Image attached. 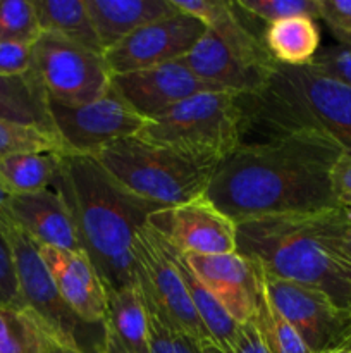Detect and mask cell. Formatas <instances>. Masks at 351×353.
Segmentation results:
<instances>
[{"label":"cell","mask_w":351,"mask_h":353,"mask_svg":"<svg viewBox=\"0 0 351 353\" xmlns=\"http://www.w3.org/2000/svg\"><path fill=\"white\" fill-rule=\"evenodd\" d=\"M268 55L289 68L310 65L320 50V28L308 16L288 17L267 24L262 33Z\"/></svg>","instance_id":"obj_23"},{"label":"cell","mask_w":351,"mask_h":353,"mask_svg":"<svg viewBox=\"0 0 351 353\" xmlns=\"http://www.w3.org/2000/svg\"><path fill=\"white\" fill-rule=\"evenodd\" d=\"M54 190L64 196L81 250L95 265L107 292L134 285V240L150 214L162 207L124 188L93 155H62Z\"/></svg>","instance_id":"obj_2"},{"label":"cell","mask_w":351,"mask_h":353,"mask_svg":"<svg viewBox=\"0 0 351 353\" xmlns=\"http://www.w3.org/2000/svg\"><path fill=\"white\" fill-rule=\"evenodd\" d=\"M174 7L202 21L203 26L229 45L233 50L258 64H277L268 55L260 34L244 21V12L229 0H172Z\"/></svg>","instance_id":"obj_19"},{"label":"cell","mask_w":351,"mask_h":353,"mask_svg":"<svg viewBox=\"0 0 351 353\" xmlns=\"http://www.w3.org/2000/svg\"><path fill=\"white\" fill-rule=\"evenodd\" d=\"M33 69V43L0 40V74H26Z\"/></svg>","instance_id":"obj_36"},{"label":"cell","mask_w":351,"mask_h":353,"mask_svg":"<svg viewBox=\"0 0 351 353\" xmlns=\"http://www.w3.org/2000/svg\"><path fill=\"white\" fill-rule=\"evenodd\" d=\"M41 334H43V353H83L76 350V348L69 347V345H64L61 343V341L54 340V338L48 336V334L43 333V331H41Z\"/></svg>","instance_id":"obj_41"},{"label":"cell","mask_w":351,"mask_h":353,"mask_svg":"<svg viewBox=\"0 0 351 353\" xmlns=\"http://www.w3.org/2000/svg\"><path fill=\"white\" fill-rule=\"evenodd\" d=\"M55 133L67 154L96 155L107 145L138 137L147 121L138 116L114 92L83 105L67 107L48 102Z\"/></svg>","instance_id":"obj_11"},{"label":"cell","mask_w":351,"mask_h":353,"mask_svg":"<svg viewBox=\"0 0 351 353\" xmlns=\"http://www.w3.org/2000/svg\"><path fill=\"white\" fill-rule=\"evenodd\" d=\"M33 69L48 102L58 105L89 103L110 90L112 72L103 54L50 31H41L33 43Z\"/></svg>","instance_id":"obj_9"},{"label":"cell","mask_w":351,"mask_h":353,"mask_svg":"<svg viewBox=\"0 0 351 353\" xmlns=\"http://www.w3.org/2000/svg\"><path fill=\"white\" fill-rule=\"evenodd\" d=\"M262 271V269H260ZM264 288L275 309L295 327L312 353L351 345V309L339 307L320 290L274 278L262 271Z\"/></svg>","instance_id":"obj_10"},{"label":"cell","mask_w":351,"mask_h":353,"mask_svg":"<svg viewBox=\"0 0 351 353\" xmlns=\"http://www.w3.org/2000/svg\"><path fill=\"white\" fill-rule=\"evenodd\" d=\"M299 219L320 247L351 271V224L346 223L341 209Z\"/></svg>","instance_id":"obj_29"},{"label":"cell","mask_w":351,"mask_h":353,"mask_svg":"<svg viewBox=\"0 0 351 353\" xmlns=\"http://www.w3.org/2000/svg\"><path fill=\"white\" fill-rule=\"evenodd\" d=\"M10 192L6 188V186L0 183V224L6 228L14 226L12 221H10V212H9V202H10Z\"/></svg>","instance_id":"obj_40"},{"label":"cell","mask_w":351,"mask_h":353,"mask_svg":"<svg viewBox=\"0 0 351 353\" xmlns=\"http://www.w3.org/2000/svg\"><path fill=\"white\" fill-rule=\"evenodd\" d=\"M236 252L265 274L320 290L351 309V271L310 234L299 217H264L236 224Z\"/></svg>","instance_id":"obj_4"},{"label":"cell","mask_w":351,"mask_h":353,"mask_svg":"<svg viewBox=\"0 0 351 353\" xmlns=\"http://www.w3.org/2000/svg\"><path fill=\"white\" fill-rule=\"evenodd\" d=\"M62 155L58 152H30L6 157L0 161V183L10 195L54 188L61 176Z\"/></svg>","instance_id":"obj_26"},{"label":"cell","mask_w":351,"mask_h":353,"mask_svg":"<svg viewBox=\"0 0 351 353\" xmlns=\"http://www.w3.org/2000/svg\"><path fill=\"white\" fill-rule=\"evenodd\" d=\"M243 140L253 134L310 131L351 157V85L313 65L277 64L267 88L258 95H240Z\"/></svg>","instance_id":"obj_3"},{"label":"cell","mask_w":351,"mask_h":353,"mask_svg":"<svg viewBox=\"0 0 351 353\" xmlns=\"http://www.w3.org/2000/svg\"><path fill=\"white\" fill-rule=\"evenodd\" d=\"M38 252L69 309L85 323L103 324L107 288L88 255L40 245Z\"/></svg>","instance_id":"obj_17"},{"label":"cell","mask_w":351,"mask_h":353,"mask_svg":"<svg viewBox=\"0 0 351 353\" xmlns=\"http://www.w3.org/2000/svg\"><path fill=\"white\" fill-rule=\"evenodd\" d=\"M103 52L138 28L174 14L172 0H86Z\"/></svg>","instance_id":"obj_21"},{"label":"cell","mask_w":351,"mask_h":353,"mask_svg":"<svg viewBox=\"0 0 351 353\" xmlns=\"http://www.w3.org/2000/svg\"><path fill=\"white\" fill-rule=\"evenodd\" d=\"M241 10L265 24L296 16L320 19V0H237Z\"/></svg>","instance_id":"obj_32"},{"label":"cell","mask_w":351,"mask_h":353,"mask_svg":"<svg viewBox=\"0 0 351 353\" xmlns=\"http://www.w3.org/2000/svg\"><path fill=\"white\" fill-rule=\"evenodd\" d=\"M203 348H205V353H268L251 323L241 324L236 341L227 350L217 348L213 345H203Z\"/></svg>","instance_id":"obj_38"},{"label":"cell","mask_w":351,"mask_h":353,"mask_svg":"<svg viewBox=\"0 0 351 353\" xmlns=\"http://www.w3.org/2000/svg\"><path fill=\"white\" fill-rule=\"evenodd\" d=\"M332 192L339 207H351V157L341 155L332 168Z\"/></svg>","instance_id":"obj_39"},{"label":"cell","mask_w":351,"mask_h":353,"mask_svg":"<svg viewBox=\"0 0 351 353\" xmlns=\"http://www.w3.org/2000/svg\"><path fill=\"white\" fill-rule=\"evenodd\" d=\"M162 241H164L169 257H171V261L174 262L179 274H181L182 283L186 286V292H188L189 300L193 303V309L196 310L200 321H202L206 333H209L210 345H213L217 348H222V350L231 348L234 345V341H236L241 324H237L226 312V309L220 305L219 300L210 293V290L200 281L198 276L189 269V265L184 261V255L178 248L171 247L165 240Z\"/></svg>","instance_id":"obj_24"},{"label":"cell","mask_w":351,"mask_h":353,"mask_svg":"<svg viewBox=\"0 0 351 353\" xmlns=\"http://www.w3.org/2000/svg\"><path fill=\"white\" fill-rule=\"evenodd\" d=\"M0 307L23 309L19 290H17L12 250H10L9 240H7L2 224H0Z\"/></svg>","instance_id":"obj_34"},{"label":"cell","mask_w":351,"mask_h":353,"mask_svg":"<svg viewBox=\"0 0 351 353\" xmlns=\"http://www.w3.org/2000/svg\"><path fill=\"white\" fill-rule=\"evenodd\" d=\"M93 157L124 188L162 209L205 195L215 169L138 137L114 141Z\"/></svg>","instance_id":"obj_6"},{"label":"cell","mask_w":351,"mask_h":353,"mask_svg":"<svg viewBox=\"0 0 351 353\" xmlns=\"http://www.w3.org/2000/svg\"><path fill=\"white\" fill-rule=\"evenodd\" d=\"M181 61L209 85L241 97L264 92L277 68L243 57L209 30Z\"/></svg>","instance_id":"obj_16"},{"label":"cell","mask_w":351,"mask_h":353,"mask_svg":"<svg viewBox=\"0 0 351 353\" xmlns=\"http://www.w3.org/2000/svg\"><path fill=\"white\" fill-rule=\"evenodd\" d=\"M14 257L21 303L43 333L83 353H107L103 324L79 319L62 300L38 245L16 226L6 228Z\"/></svg>","instance_id":"obj_7"},{"label":"cell","mask_w":351,"mask_h":353,"mask_svg":"<svg viewBox=\"0 0 351 353\" xmlns=\"http://www.w3.org/2000/svg\"><path fill=\"white\" fill-rule=\"evenodd\" d=\"M320 21L344 47H351V0H320Z\"/></svg>","instance_id":"obj_35"},{"label":"cell","mask_w":351,"mask_h":353,"mask_svg":"<svg viewBox=\"0 0 351 353\" xmlns=\"http://www.w3.org/2000/svg\"><path fill=\"white\" fill-rule=\"evenodd\" d=\"M110 92L124 100L138 116L151 121L198 93L220 90L193 74L179 59L155 68L112 74Z\"/></svg>","instance_id":"obj_14"},{"label":"cell","mask_w":351,"mask_h":353,"mask_svg":"<svg viewBox=\"0 0 351 353\" xmlns=\"http://www.w3.org/2000/svg\"><path fill=\"white\" fill-rule=\"evenodd\" d=\"M41 31L64 37L96 54H105L93 26L86 0H34Z\"/></svg>","instance_id":"obj_25"},{"label":"cell","mask_w":351,"mask_h":353,"mask_svg":"<svg viewBox=\"0 0 351 353\" xmlns=\"http://www.w3.org/2000/svg\"><path fill=\"white\" fill-rule=\"evenodd\" d=\"M138 138L193 161L217 165L243 141L240 95L227 92L198 93L157 119L147 121Z\"/></svg>","instance_id":"obj_5"},{"label":"cell","mask_w":351,"mask_h":353,"mask_svg":"<svg viewBox=\"0 0 351 353\" xmlns=\"http://www.w3.org/2000/svg\"><path fill=\"white\" fill-rule=\"evenodd\" d=\"M0 119L57 134L47 93L34 69L26 74H0Z\"/></svg>","instance_id":"obj_22"},{"label":"cell","mask_w":351,"mask_h":353,"mask_svg":"<svg viewBox=\"0 0 351 353\" xmlns=\"http://www.w3.org/2000/svg\"><path fill=\"white\" fill-rule=\"evenodd\" d=\"M150 331V353H205L203 343L193 340L188 334L165 326L148 314Z\"/></svg>","instance_id":"obj_33"},{"label":"cell","mask_w":351,"mask_h":353,"mask_svg":"<svg viewBox=\"0 0 351 353\" xmlns=\"http://www.w3.org/2000/svg\"><path fill=\"white\" fill-rule=\"evenodd\" d=\"M206 28L202 21L176 10L174 14L136 31L103 54L112 74L155 68L184 57Z\"/></svg>","instance_id":"obj_12"},{"label":"cell","mask_w":351,"mask_h":353,"mask_svg":"<svg viewBox=\"0 0 351 353\" xmlns=\"http://www.w3.org/2000/svg\"><path fill=\"white\" fill-rule=\"evenodd\" d=\"M341 214L346 219V223L351 224V207H341Z\"/></svg>","instance_id":"obj_42"},{"label":"cell","mask_w":351,"mask_h":353,"mask_svg":"<svg viewBox=\"0 0 351 353\" xmlns=\"http://www.w3.org/2000/svg\"><path fill=\"white\" fill-rule=\"evenodd\" d=\"M250 323L255 326L268 353H312L295 327L275 309L265 288H262L253 319Z\"/></svg>","instance_id":"obj_27"},{"label":"cell","mask_w":351,"mask_h":353,"mask_svg":"<svg viewBox=\"0 0 351 353\" xmlns=\"http://www.w3.org/2000/svg\"><path fill=\"white\" fill-rule=\"evenodd\" d=\"M182 254V252H181ZM186 264L237 324L253 319L264 281L255 262L237 252L217 255L182 254Z\"/></svg>","instance_id":"obj_15"},{"label":"cell","mask_w":351,"mask_h":353,"mask_svg":"<svg viewBox=\"0 0 351 353\" xmlns=\"http://www.w3.org/2000/svg\"><path fill=\"white\" fill-rule=\"evenodd\" d=\"M343 152L310 131L243 141L215 165L205 196L233 223L341 209L332 168Z\"/></svg>","instance_id":"obj_1"},{"label":"cell","mask_w":351,"mask_h":353,"mask_svg":"<svg viewBox=\"0 0 351 353\" xmlns=\"http://www.w3.org/2000/svg\"><path fill=\"white\" fill-rule=\"evenodd\" d=\"M327 353H351L350 348H339V350H332V352H327Z\"/></svg>","instance_id":"obj_43"},{"label":"cell","mask_w":351,"mask_h":353,"mask_svg":"<svg viewBox=\"0 0 351 353\" xmlns=\"http://www.w3.org/2000/svg\"><path fill=\"white\" fill-rule=\"evenodd\" d=\"M348 348H350V350H351V345H350V347H348Z\"/></svg>","instance_id":"obj_44"},{"label":"cell","mask_w":351,"mask_h":353,"mask_svg":"<svg viewBox=\"0 0 351 353\" xmlns=\"http://www.w3.org/2000/svg\"><path fill=\"white\" fill-rule=\"evenodd\" d=\"M133 259L136 283L148 314L165 326L210 345L209 333L193 309L181 274L169 257L162 238L151 228L143 226L138 231Z\"/></svg>","instance_id":"obj_8"},{"label":"cell","mask_w":351,"mask_h":353,"mask_svg":"<svg viewBox=\"0 0 351 353\" xmlns=\"http://www.w3.org/2000/svg\"><path fill=\"white\" fill-rule=\"evenodd\" d=\"M107 353H150L148 310L138 283L107 292Z\"/></svg>","instance_id":"obj_20"},{"label":"cell","mask_w":351,"mask_h":353,"mask_svg":"<svg viewBox=\"0 0 351 353\" xmlns=\"http://www.w3.org/2000/svg\"><path fill=\"white\" fill-rule=\"evenodd\" d=\"M0 353H43V334L26 309L0 307Z\"/></svg>","instance_id":"obj_28"},{"label":"cell","mask_w":351,"mask_h":353,"mask_svg":"<svg viewBox=\"0 0 351 353\" xmlns=\"http://www.w3.org/2000/svg\"><path fill=\"white\" fill-rule=\"evenodd\" d=\"M310 65L351 85V47L334 45L320 48Z\"/></svg>","instance_id":"obj_37"},{"label":"cell","mask_w":351,"mask_h":353,"mask_svg":"<svg viewBox=\"0 0 351 353\" xmlns=\"http://www.w3.org/2000/svg\"><path fill=\"white\" fill-rule=\"evenodd\" d=\"M30 152L67 154L57 134L0 119V161L10 155L30 154Z\"/></svg>","instance_id":"obj_30"},{"label":"cell","mask_w":351,"mask_h":353,"mask_svg":"<svg viewBox=\"0 0 351 353\" xmlns=\"http://www.w3.org/2000/svg\"><path fill=\"white\" fill-rule=\"evenodd\" d=\"M40 34L34 0H0V40L34 43Z\"/></svg>","instance_id":"obj_31"},{"label":"cell","mask_w":351,"mask_h":353,"mask_svg":"<svg viewBox=\"0 0 351 353\" xmlns=\"http://www.w3.org/2000/svg\"><path fill=\"white\" fill-rule=\"evenodd\" d=\"M9 212L14 226L40 247L83 252L74 219L57 190L12 195Z\"/></svg>","instance_id":"obj_18"},{"label":"cell","mask_w":351,"mask_h":353,"mask_svg":"<svg viewBox=\"0 0 351 353\" xmlns=\"http://www.w3.org/2000/svg\"><path fill=\"white\" fill-rule=\"evenodd\" d=\"M148 228L182 254L217 255L236 252V223L220 212L205 195L155 210Z\"/></svg>","instance_id":"obj_13"}]
</instances>
